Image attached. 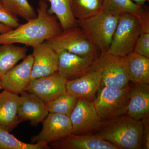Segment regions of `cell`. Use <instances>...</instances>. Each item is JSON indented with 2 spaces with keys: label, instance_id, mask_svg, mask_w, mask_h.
<instances>
[{
  "label": "cell",
  "instance_id": "1",
  "mask_svg": "<svg viewBox=\"0 0 149 149\" xmlns=\"http://www.w3.org/2000/svg\"><path fill=\"white\" fill-rule=\"evenodd\" d=\"M48 8L47 0H39L37 17L0 34V45L21 44L32 47L59 34L63 31L61 25Z\"/></svg>",
  "mask_w": 149,
  "mask_h": 149
},
{
  "label": "cell",
  "instance_id": "2",
  "mask_svg": "<svg viewBox=\"0 0 149 149\" xmlns=\"http://www.w3.org/2000/svg\"><path fill=\"white\" fill-rule=\"evenodd\" d=\"M143 130L141 120L123 115L102 120L95 134L118 149H140Z\"/></svg>",
  "mask_w": 149,
  "mask_h": 149
},
{
  "label": "cell",
  "instance_id": "3",
  "mask_svg": "<svg viewBox=\"0 0 149 149\" xmlns=\"http://www.w3.org/2000/svg\"><path fill=\"white\" fill-rule=\"evenodd\" d=\"M120 15V14L102 9L92 17L77 20V24L98 50L101 52H107L111 44Z\"/></svg>",
  "mask_w": 149,
  "mask_h": 149
},
{
  "label": "cell",
  "instance_id": "4",
  "mask_svg": "<svg viewBox=\"0 0 149 149\" xmlns=\"http://www.w3.org/2000/svg\"><path fill=\"white\" fill-rule=\"evenodd\" d=\"M141 32L139 19L132 14H120L108 53L125 57L133 52Z\"/></svg>",
  "mask_w": 149,
  "mask_h": 149
},
{
  "label": "cell",
  "instance_id": "5",
  "mask_svg": "<svg viewBox=\"0 0 149 149\" xmlns=\"http://www.w3.org/2000/svg\"><path fill=\"white\" fill-rule=\"evenodd\" d=\"M93 101L102 120L125 115L130 99L129 85L123 88L103 87Z\"/></svg>",
  "mask_w": 149,
  "mask_h": 149
},
{
  "label": "cell",
  "instance_id": "6",
  "mask_svg": "<svg viewBox=\"0 0 149 149\" xmlns=\"http://www.w3.org/2000/svg\"><path fill=\"white\" fill-rule=\"evenodd\" d=\"M91 69L100 73L102 87L123 88L128 86L130 82L124 57L101 52L95 59Z\"/></svg>",
  "mask_w": 149,
  "mask_h": 149
},
{
  "label": "cell",
  "instance_id": "7",
  "mask_svg": "<svg viewBox=\"0 0 149 149\" xmlns=\"http://www.w3.org/2000/svg\"><path fill=\"white\" fill-rule=\"evenodd\" d=\"M46 41L57 54L65 50L81 56L95 58L98 56L97 49L78 26L63 30L58 35Z\"/></svg>",
  "mask_w": 149,
  "mask_h": 149
},
{
  "label": "cell",
  "instance_id": "8",
  "mask_svg": "<svg viewBox=\"0 0 149 149\" xmlns=\"http://www.w3.org/2000/svg\"><path fill=\"white\" fill-rule=\"evenodd\" d=\"M72 126V133L83 135L96 131L102 122L92 100L80 98L70 116Z\"/></svg>",
  "mask_w": 149,
  "mask_h": 149
},
{
  "label": "cell",
  "instance_id": "9",
  "mask_svg": "<svg viewBox=\"0 0 149 149\" xmlns=\"http://www.w3.org/2000/svg\"><path fill=\"white\" fill-rule=\"evenodd\" d=\"M43 128L38 135L32 136V143L52 142L63 139L72 133V126L70 117L65 115L49 113L42 121Z\"/></svg>",
  "mask_w": 149,
  "mask_h": 149
},
{
  "label": "cell",
  "instance_id": "10",
  "mask_svg": "<svg viewBox=\"0 0 149 149\" xmlns=\"http://www.w3.org/2000/svg\"><path fill=\"white\" fill-rule=\"evenodd\" d=\"M33 60L32 54L26 56L21 63L4 74L0 78L2 89L17 95L26 91L32 80Z\"/></svg>",
  "mask_w": 149,
  "mask_h": 149
},
{
  "label": "cell",
  "instance_id": "11",
  "mask_svg": "<svg viewBox=\"0 0 149 149\" xmlns=\"http://www.w3.org/2000/svg\"><path fill=\"white\" fill-rule=\"evenodd\" d=\"M66 81L56 71L31 80L26 92L35 94L47 104L66 93Z\"/></svg>",
  "mask_w": 149,
  "mask_h": 149
},
{
  "label": "cell",
  "instance_id": "12",
  "mask_svg": "<svg viewBox=\"0 0 149 149\" xmlns=\"http://www.w3.org/2000/svg\"><path fill=\"white\" fill-rule=\"evenodd\" d=\"M58 72L66 80L82 77L91 70L95 58L83 57L63 50L59 52Z\"/></svg>",
  "mask_w": 149,
  "mask_h": 149
},
{
  "label": "cell",
  "instance_id": "13",
  "mask_svg": "<svg viewBox=\"0 0 149 149\" xmlns=\"http://www.w3.org/2000/svg\"><path fill=\"white\" fill-rule=\"evenodd\" d=\"M32 48L34 60L31 72L32 80L57 71L58 55L47 41Z\"/></svg>",
  "mask_w": 149,
  "mask_h": 149
},
{
  "label": "cell",
  "instance_id": "14",
  "mask_svg": "<svg viewBox=\"0 0 149 149\" xmlns=\"http://www.w3.org/2000/svg\"><path fill=\"white\" fill-rule=\"evenodd\" d=\"M49 113L47 104L35 94L26 91L21 94L17 113L19 122L29 121L31 125H37Z\"/></svg>",
  "mask_w": 149,
  "mask_h": 149
},
{
  "label": "cell",
  "instance_id": "15",
  "mask_svg": "<svg viewBox=\"0 0 149 149\" xmlns=\"http://www.w3.org/2000/svg\"><path fill=\"white\" fill-rule=\"evenodd\" d=\"M54 149H118L109 142L95 135H75L72 133L48 144Z\"/></svg>",
  "mask_w": 149,
  "mask_h": 149
},
{
  "label": "cell",
  "instance_id": "16",
  "mask_svg": "<svg viewBox=\"0 0 149 149\" xmlns=\"http://www.w3.org/2000/svg\"><path fill=\"white\" fill-rule=\"evenodd\" d=\"M102 77L98 70L91 69L82 77L66 80L67 93L77 97L92 100L101 87Z\"/></svg>",
  "mask_w": 149,
  "mask_h": 149
},
{
  "label": "cell",
  "instance_id": "17",
  "mask_svg": "<svg viewBox=\"0 0 149 149\" xmlns=\"http://www.w3.org/2000/svg\"><path fill=\"white\" fill-rule=\"evenodd\" d=\"M126 115L137 120L149 118V84H135L131 87Z\"/></svg>",
  "mask_w": 149,
  "mask_h": 149
},
{
  "label": "cell",
  "instance_id": "18",
  "mask_svg": "<svg viewBox=\"0 0 149 149\" xmlns=\"http://www.w3.org/2000/svg\"><path fill=\"white\" fill-rule=\"evenodd\" d=\"M19 96L4 90L0 93V128L12 132L20 122L17 113Z\"/></svg>",
  "mask_w": 149,
  "mask_h": 149
},
{
  "label": "cell",
  "instance_id": "19",
  "mask_svg": "<svg viewBox=\"0 0 149 149\" xmlns=\"http://www.w3.org/2000/svg\"><path fill=\"white\" fill-rule=\"evenodd\" d=\"M124 58L130 82L149 84V58L133 51Z\"/></svg>",
  "mask_w": 149,
  "mask_h": 149
},
{
  "label": "cell",
  "instance_id": "20",
  "mask_svg": "<svg viewBox=\"0 0 149 149\" xmlns=\"http://www.w3.org/2000/svg\"><path fill=\"white\" fill-rule=\"evenodd\" d=\"M28 49L15 44L0 45V78L27 55Z\"/></svg>",
  "mask_w": 149,
  "mask_h": 149
},
{
  "label": "cell",
  "instance_id": "21",
  "mask_svg": "<svg viewBox=\"0 0 149 149\" xmlns=\"http://www.w3.org/2000/svg\"><path fill=\"white\" fill-rule=\"evenodd\" d=\"M50 4L48 11L55 15L63 30L78 26L72 13L71 0H47Z\"/></svg>",
  "mask_w": 149,
  "mask_h": 149
},
{
  "label": "cell",
  "instance_id": "22",
  "mask_svg": "<svg viewBox=\"0 0 149 149\" xmlns=\"http://www.w3.org/2000/svg\"><path fill=\"white\" fill-rule=\"evenodd\" d=\"M103 2L104 0H71L72 13L77 20L87 19L102 10Z\"/></svg>",
  "mask_w": 149,
  "mask_h": 149
},
{
  "label": "cell",
  "instance_id": "23",
  "mask_svg": "<svg viewBox=\"0 0 149 149\" xmlns=\"http://www.w3.org/2000/svg\"><path fill=\"white\" fill-rule=\"evenodd\" d=\"M137 17L141 24V32L133 51L149 58V12L148 8Z\"/></svg>",
  "mask_w": 149,
  "mask_h": 149
},
{
  "label": "cell",
  "instance_id": "24",
  "mask_svg": "<svg viewBox=\"0 0 149 149\" xmlns=\"http://www.w3.org/2000/svg\"><path fill=\"white\" fill-rule=\"evenodd\" d=\"M146 7L139 5L132 0H104L103 10L115 13H129L138 16Z\"/></svg>",
  "mask_w": 149,
  "mask_h": 149
},
{
  "label": "cell",
  "instance_id": "25",
  "mask_svg": "<svg viewBox=\"0 0 149 149\" xmlns=\"http://www.w3.org/2000/svg\"><path fill=\"white\" fill-rule=\"evenodd\" d=\"M45 143H26L19 141L10 132L0 128V149H50Z\"/></svg>",
  "mask_w": 149,
  "mask_h": 149
},
{
  "label": "cell",
  "instance_id": "26",
  "mask_svg": "<svg viewBox=\"0 0 149 149\" xmlns=\"http://www.w3.org/2000/svg\"><path fill=\"white\" fill-rule=\"evenodd\" d=\"M0 2L11 13L26 21L37 16L36 11L28 0H0Z\"/></svg>",
  "mask_w": 149,
  "mask_h": 149
},
{
  "label": "cell",
  "instance_id": "27",
  "mask_svg": "<svg viewBox=\"0 0 149 149\" xmlns=\"http://www.w3.org/2000/svg\"><path fill=\"white\" fill-rule=\"evenodd\" d=\"M78 98L67 93L47 104L49 113L65 115L70 117L77 104Z\"/></svg>",
  "mask_w": 149,
  "mask_h": 149
},
{
  "label": "cell",
  "instance_id": "28",
  "mask_svg": "<svg viewBox=\"0 0 149 149\" xmlns=\"http://www.w3.org/2000/svg\"><path fill=\"white\" fill-rule=\"evenodd\" d=\"M0 23L11 29L16 28L19 24L18 17L10 12L0 2Z\"/></svg>",
  "mask_w": 149,
  "mask_h": 149
},
{
  "label": "cell",
  "instance_id": "29",
  "mask_svg": "<svg viewBox=\"0 0 149 149\" xmlns=\"http://www.w3.org/2000/svg\"><path fill=\"white\" fill-rule=\"evenodd\" d=\"M143 125L142 136V148L149 149V118H144L141 120Z\"/></svg>",
  "mask_w": 149,
  "mask_h": 149
},
{
  "label": "cell",
  "instance_id": "30",
  "mask_svg": "<svg viewBox=\"0 0 149 149\" xmlns=\"http://www.w3.org/2000/svg\"><path fill=\"white\" fill-rule=\"evenodd\" d=\"M11 29H12L10 28V27L0 23V34L8 32V31H9Z\"/></svg>",
  "mask_w": 149,
  "mask_h": 149
},
{
  "label": "cell",
  "instance_id": "31",
  "mask_svg": "<svg viewBox=\"0 0 149 149\" xmlns=\"http://www.w3.org/2000/svg\"><path fill=\"white\" fill-rule=\"evenodd\" d=\"M137 4L139 5H143L147 1H149V0H132Z\"/></svg>",
  "mask_w": 149,
  "mask_h": 149
},
{
  "label": "cell",
  "instance_id": "32",
  "mask_svg": "<svg viewBox=\"0 0 149 149\" xmlns=\"http://www.w3.org/2000/svg\"><path fill=\"white\" fill-rule=\"evenodd\" d=\"M2 88L1 84V79H0V90H2Z\"/></svg>",
  "mask_w": 149,
  "mask_h": 149
}]
</instances>
